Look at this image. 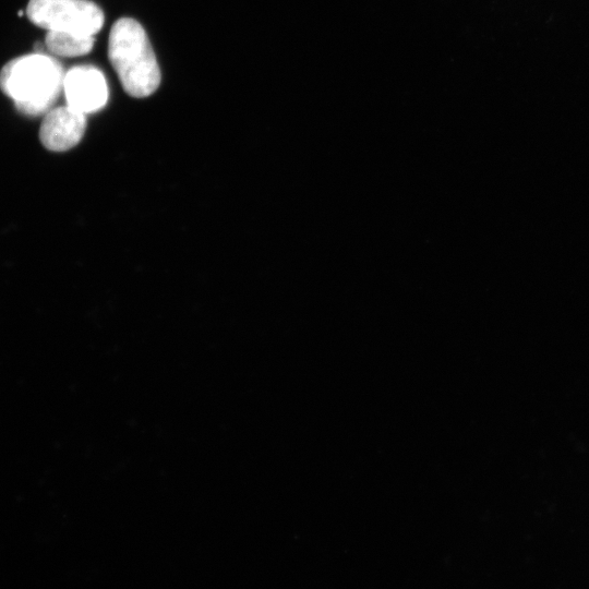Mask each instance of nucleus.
<instances>
[{
  "label": "nucleus",
  "instance_id": "4",
  "mask_svg": "<svg viewBox=\"0 0 589 589\" xmlns=\"http://www.w3.org/2000/svg\"><path fill=\"white\" fill-rule=\"evenodd\" d=\"M63 92L68 105L84 115L101 109L108 99L105 76L93 65L71 68L64 74Z\"/></svg>",
  "mask_w": 589,
  "mask_h": 589
},
{
  "label": "nucleus",
  "instance_id": "6",
  "mask_svg": "<svg viewBox=\"0 0 589 589\" xmlns=\"http://www.w3.org/2000/svg\"><path fill=\"white\" fill-rule=\"evenodd\" d=\"M95 38L89 35L48 31L45 36L47 50L59 57H80L94 47Z\"/></svg>",
  "mask_w": 589,
  "mask_h": 589
},
{
  "label": "nucleus",
  "instance_id": "1",
  "mask_svg": "<svg viewBox=\"0 0 589 589\" xmlns=\"http://www.w3.org/2000/svg\"><path fill=\"white\" fill-rule=\"evenodd\" d=\"M108 59L130 96L147 97L158 88L160 69L146 32L137 21L121 17L112 24Z\"/></svg>",
  "mask_w": 589,
  "mask_h": 589
},
{
  "label": "nucleus",
  "instance_id": "3",
  "mask_svg": "<svg viewBox=\"0 0 589 589\" xmlns=\"http://www.w3.org/2000/svg\"><path fill=\"white\" fill-rule=\"evenodd\" d=\"M28 20L48 31L94 36L104 25L103 10L88 0H29Z\"/></svg>",
  "mask_w": 589,
  "mask_h": 589
},
{
  "label": "nucleus",
  "instance_id": "5",
  "mask_svg": "<svg viewBox=\"0 0 589 589\" xmlns=\"http://www.w3.org/2000/svg\"><path fill=\"white\" fill-rule=\"evenodd\" d=\"M85 129L84 113L69 105L61 106L45 115L39 129V140L49 151L64 152L81 141Z\"/></svg>",
  "mask_w": 589,
  "mask_h": 589
},
{
  "label": "nucleus",
  "instance_id": "2",
  "mask_svg": "<svg viewBox=\"0 0 589 589\" xmlns=\"http://www.w3.org/2000/svg\"><path fill=\"white\" fill-rule=\"evenodd\" d=\"M61 64L41 52L10 60L0 71V89L10 97L16 109L28 116L45 112L63 88Z\"/></svg>",
  "mask_w": 589,
  "mask_h": 589
}]
</instances>
